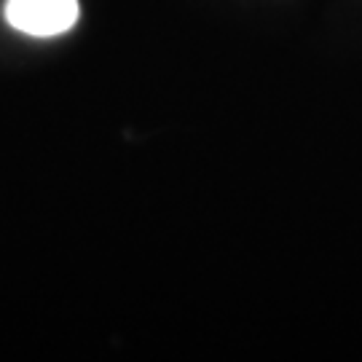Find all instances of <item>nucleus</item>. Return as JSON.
I'll return each instance as SVG.
<instances>
[{
    "label": "nucleus",
    "mask_w": 362,
    "mask_h": 362,
    "mask_svg": "<svg viewBox=\"0 0 362 362\" xmlns=\"http://www.w3.org/2000/svg\"><path fill=\"white\" fill-rule=\"evenodd\" d=\"M6 22L35 38H54L73 30L81 6L78 0H6Z\"/></svg>",
    "instance_id": "nucleus-1"
}]
</instances>
